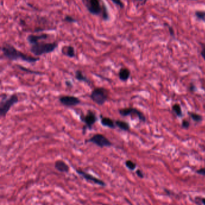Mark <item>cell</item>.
Listing matches in <instances>:
<instances>
[{
	"label": "cell",
	"mask_w": 205,
	"mask_h": 205,
	"mask_svg": "<svg viewBox=\"0 0 205 205\" xmlns=\"http://www.w3.org/2000/svg\"><path fill=\"white\" fill-rule=\"evenodd\" d=\"M59 102L63 106L67 107L77 106L81 103V100L78 97L71 95L62 96L59 98Z\"/></svg>",
	"instance_id": "cell-10"
},
{
	"label": "cell",
	"mask_w": 205,
	"mask_h": 205,
	"mask_svg": "<svg viewBox=\"0 0 205 205\" xmlns=\"http://www.w3.org/2000/svg\"><path fill=\"white\" fill-rule=\"evenodd\" d=\"M65 84L67 87H72V83L70 81H66Z\"/></svg>",
	"instance_id": "cell-30"
},
{
	"label": "cell",
	"mask_w": 205,
	"mask_h": 205,
	"mask_svg": "<svg viewBox=\"0 0 205 205\" xmlns=\"http://www.w3.org/2000/svg\"><path fill=\"white\" fill-rule=\"evenodd\" d=\"M93 143L100 148H104L105 147L108 148L112 146L113 144L110 140L105 135L101 134H96L93 135L90 138L85 140V143Z\"/></svg>",
	"instance_id": "cell-7"
},
{
	"label": "cell",
	"mask_w": 205,
	"mask_h": 205,
	"mask_svg": "<svg viewBox=\"0 0 205 205\" xmlns=\"http://www.w3.org/2000/svg\"><path fill=\"white\" fill-rule=\"evenodd\" d=\"M119 78L122 81H127L130 77L131 72L127 67H122L118 73Z\"/></svg>",
	"instance_id": "cell-16"
},
{
	"label": "cell",
	"mask_w": 205,
	"mask_h": 205,
	"mask_svg": "<svg viewBox=\"0 0 205 205\" xmlns=\"http://www.w3.org/2000/svg\"><path fill=\"white\" fill-rule=\"evenodd\" d=\"M18 67L21 69V71H24V72H25L27 73H31V74H35V75H43V73L42 72H38V71H33V70H30V69H27L26 67H23L22 66H20V65H17Z\"/></svg>",
	"instance_id": "cell-18"
},
{
	"label": "cell",
	"mask_w": 205,
	"mask_h": 205,
	"mask_svg": "<svg viewBox=\"0 0 205 205\" xmlns=\"http://www.w3.org/2000/svg\"><path fill=\"white\" fill-rule=\"evenodd\" d=\"M48 35L46 33H42L39 35H28L27 40L28 42L31 45L33 44H35L36 43L39 42L40 40L46 39L48 37Z\"/></svg>",
	"instance_id": "cell-12"
},
{
	"label": "cell",
	"mask_w": 205,
	"mask_h": 205,
	"mask_svg": "<svg viewBox=\"0 0 205 205\" xmlns=\"http://www.w3.org/2000/svg\"><path fill=\"white\" fill-rule=\"evenodd\" d=\"M111 1L116 6L120 7V8H123L125 7V4L122 2L121 0H111Z\"/></svg>",
	"instance_id": "cell-24"
},
{
	"label": "cell",
	"mask_w": 205,
	"mask_h": 205,
	"mask_svg": "<svg viewBox=\"0 0 205 205\" xmlns=\"http://www.w3.org/2000/svg\"><path fill=\"white\" fill-rule=\"evenodd\" d=\"M64 21L67 22L69 23H75L77 22V20L75 19V18H73L72 16H69V15H66L63 19Z\"/></svg>",
	"instance_id": "cell-23"
},
{
	"label": "cell",
	"mask_w": 205,
	"mask_h": 205,
	"mask_svg": "<svg viewBox=\"0 0 205 205\" xmlns=\"http://www.w3.org/2000/svg\"><path fill=\"white\" fill-rule=\"evenodd\" d=\"M197 173L199 175L205 176V168H203V169H201L200 170H197Z\"/></svg>",
	"instance_id": "cell-29"
},
{
	"label": "cell",
	"mask_w": 205,
	"mask_h": 205,
	"mask_svg": "<svg viewBox=\"0 0 205 205\" xmlns=\"http://www.w3.org/2000/svg\"><path fill=\"white\" fill-rule=\"evenodd\" d=\"M202 203H203L204 205H205V198H202Z\"/></svg>",
	"instance_id": "cell-31"
},
{
	"label": "cell",
	"mask_w": 205,
	"mask_h": 205,
	"mask_svg": "<svg viewBox=\"0 0 205 205\" xmlns=\"http://www.w3.org/2000/svg\"><path fill=\"white\" fill-rule=\"evenodd\" d=\"M19 102V98L15 93L8 96L6 94H3L0 102V116L5 117L12 106Z\"/></svg>",
	"instance_id": "cell-4"
},
{
	"label": "cell",
	"mask_w": 205,
	"mask_h": 205,
	"mask_svg": "<svg viewBox=\"0 0 205 205\" xmlns=\"http://www.w3.org/2000/svg\"><path fill=\"white\" fill-rule=\"evenodd\" d=\"M173 110L174 111V112L176 113L177 116L181 117L182 116V110H181V108L179 105H178V104L174 105L173 106Z\"/></svg>",
	"instance_id": "cell-20"
},
{
	"label": "cell",
	"mask_w": 205,
	"mask_h": 205,
	"mask_svg": "<svg viewBox=\"0 0 205 205\" xmlns=\"http://www.w3.org/2000/svg\"><path fill=\"white\" fill-rule=\"evenodd\" d=\"M201 46H202V50L200 51V55L205 61V44L201 43Z\"/></svg>",
	"instance_id": "cell-25"
},
{
	"label": "cell",
	"mask_w": 205,
	"mask_h": 205,
	"mask_svg": "<svg viewBox=\"0 0 205 205\" xmlns=\"http://www.w3.org/2000/svg\"><path fill=\"white\" fill-rule=\"evenodd\" d=\"M80 120L84 123L85 125L83 127V134H85V132L87 129L92 130L93 125L98 120V118L96 114L94 113L91 110H88L87 113L84 114L81 113L79 116Z\"/></svg>",
	"instance_id": "cell-6"
},
{
	"label": "cell",
	"mask_w": 205,
	"mask_h": 205,
	"mask_svg": "<svg viewBox=\"0 0 205 205\" xmlns=\"http://www.w3.org/2000/svg\"><path fill=\"white\" fill-rule=\"evenodd\" d=\"M1 51L4 57L11 61L22 60L29 63H35L40 60L39 57L25 54L21 51L17 50L14 46L8 43H4L3 45Z\"/></svg>",
	"instance_id": "cell-1"
},
{
	"label": "cell",
	"mask_w": 205,
	"mask_h": 205,
	"mask_svg": "<svg viewBox=\"0 0 205 205\" xmlns=\"http://www.w3.org/2000/svg\"><path fill=\"white\" fill-rule=\"evenodd\" d=\"M116 125L117 127H119L120 130L123 131H128L130 129V125L129 124L123 120H117L115 121Z\"/></svg>",
	"instance_id": "cell-17"
},
{
	"label": "cell",
	"mask_w": 205,
	"mask_h": 205,
	"mask_svg": "<svg viewBox=\"0 0 205 205\" xmlns=\"http://www.w3.org/2000/svg\"><path fill=\"white\" fill-rule=\"evenodd\" d=\"M54 168L60 173H67L70 170L69 166L63 160L58 159L54 163Z\"/></svg>",
	"instance_id": "cell-11"
},
{
	"label": "cell",
	"mask_w": 205,
	"mask_h": 205,
	"mask_svg": "<svg viewBox=\"0 0 205 205\" xmlns=\"http://www.w3.org/2000/svg\"><path fill=\"white\" fill-rule=\"evenodd\" d=\"M134 1H143V0H134Z\"/></svg>",
	"instance_id": "cell-32"
},
{
	"label": "cell",
	"mask_w": 205,
	"mask_h": 205,
	"mask_svg": "<svg viewBox=\"0 0 205 205\" xmlns=\"http://www.w3.org/2000/svg\"><path fill=\"white\" fill-rule=\"evenodd\" d=\"M194 1H196V0H194Z\"/></svg>",
	"instance_id": "cell-33"
},
{
	"label": "cell",
	"mask_w": 205,
	"mask_h": 205,
	"mask_svg": "<svg viewBox=\"0 0 205 205\" xmlns=\"http://www.w3.org/2000/svg\"><path fill=\"white\" fill-rule=\"evenodd\" d=\"M118 112L120 116H121L123 117H127L128 116L135 115L138 118V119L140 121H143V122L146 121V117H145L144 115L140 111L137 110V108H132V107L121 108V109H119L118 110Z\"/></svg>",
	"instance_id": "cell-9"
},
{
	"label": "cell",
	"mask_w": 205,
	"mask_h": 205,
	"mask_svg": "<svg viewBox=\"0 0 205 205\" xmlns=\"http://www.w3.org/2000/svg\"><path fill=\"white\" fill-rule=\"evenodd\" d=\"M62 54L69 58H73L75 57V50L73 46L71 45L64 46L62 48Z\"/></svg>",
	"instance_id": "cell-14"
},
{
	"label": "cell",
	"mask_w": 205,
	"mask_h": 205,
	"mask_svg": "<svg viewBox=\"0 0 205 205\" xmlns=\"http://www.w3.org/2000/svg\"><path fill=\"white\" fill-rule=\"evenodd\" d=\"M125 165L127 169L131 171H133L136 169L137 165L135 163L132 161L131 160H127L125 161Z\"/></svg>",
	"instance_id": "cell-19"
},
{
	"label": "cell",
	"mask_w": 205,
	"mask_h": 205,
	"mask_svg": "<svg viewBox=\"0 0 205 205\" xmlns=\"http://www.w3.org/2000/svg\"><path fill=\"white\" fill-rule=\"evenodd\" d=\"M109 91L104 87H96L93 90L90 98L93 102L99 106L103 105L108 99Z\"/></svg>",
	"instance_id": "cell-5"
},
{
	"label": "cell",
	"mask_w": 205,
	"mask_h": 205,
	"mask_svg": "<svg viewBox=\"0 0 205 205\" xmlns=\"http://www.w3.org/2000/svg\"><path fill=\"white\" fill-rule=\"evenodd\" d=\"M75 171L79 176L82 177L87 182H90L93 184L98 185L102 187H105L106 186V183L104 181L93 176L91 174L86 173L85 171L83 170L77 169V170H75Z\"/></svg>",
	"instance_id": "cell-8"
},
{
	"label": "cell",
	"mask_w": 205,
	"mask_h": 205,
	"mask_svg": "<svg viewBox=\"0 0 205 205\" xmlns=\"http://www.w3.org/2000/svg\"><path fill=\"white\" fill-rule=\"evenodd\" d=\"M190 116H191L192 120H194L195 121L200 122V121H201L202 120V117L200 115L197 114L191 113H190Z\"/></svg>",
	"instance_id": "cell-21"
},
{
	"label": "cell",
	"mask_w": 205,
	"mask_h": 205,
	"mask_svg": "<svg viewBox=\"0 0 205 205\" xmlns=\"http://www.w3.org/2000/svg\"><path fill=\"white\" fill-rule=\"evenodd\" d=\"M195 15L198 18V19L205 21V12H203V11H197L195 13Z\"/></svg>",
	"instance_id": "cell-22"
},
{
	"label": "cell",
	"mask_w": 205,
	"mask_h": 205,
	"mask_svg": "<svg viewBox=\"0 0 205 205\" xmlns=\"http://www.w3.org/2000/svg\"><path fill=\"white\" fill-rule=\"evenodd\" d=\"M165 25L168 27L169 31V33H170V35H171V36H174V35H175V31H174L173 29L172 28V27L169 25L168 24H167V23L165 24Z\"/></svg>",
	"instance_id": "cell-26"
},
{
	"label": "cell",
	"mask_w": 205,
	"mask_h": 205,
	"mask_svg": "<svg viewBox=\"0 0 205 205\" xmlns=\"http://www.w3.org/2000/svg\"><path fill=\"white\" fill-rule=\"evenodd\" d=\"M100 123L103 127L112 129H116V127H117L115 121L113 119L108 117H104L102 115L100 116Z\"/></svg>",
	"instance_id": "cell-13"
},
{
	"label": "cell",
	"mask_w": 205,
	"mask_h": 205,
	"mask_svg": "<svg viewBox=\"0 0 205 205\" xmlns=\"http://www.w3.org/2000/svg\"><path fill=\"white\" fill-rule=\"evenodd\" d=\"M75 78L77 79L78 81L83 82L87 83L88 84H91V81L85 76L83 73V72L80 70H77L75 71Z\"/></svg>",
	"instance_id": "cell-15"
},
{
	"label": "cell",
	"mask_w": 205,
	"mask_h": 205,
	"mask_svg": "<svg viewBox=\"0 0 205 205\" xmlns=\"http://www.w3.org/2000/svg\"><path fill=\"white\" fill-rule=\"evenodd\" d=\"M182 127L184 128H188L189 127H190V123H189V121H187V120H184L182 121Z\"/></svg>",
	"instance_id": "cell-27"
},
{
	"label": "cell",
	"mask_w": 205,
	"mask_h": 205,
	"mask_svg": "<svg viewBox=\"0 0 205 205\" xmlns=\"http://www.w3.org/2000/svg\"><path fill=\"white\" fill-rule=\"evenodd\" d=\"M88 12L94 16H99L104 21H109L108 10L103 0H81Z\"/></svg>",
	"instance_id": "cell-2"
},
{
	"label": "cell",
	"mask_w": 205,
	"mask_h": 205,
	"mask_svg": "<svg viewBox=\"0 0 205 205\" xmlns=\"http://www.w3.org/2000/svg\"><path fill=\"white\" fill-rule=\"evenodd\" d=\"M136 174L137 175V176L140 177V178H143L144 177V175L142 171L140 170H137L136 171Z\"/></svg>",
	"instance_id": "cell-28"
},
{
	"label": "cell",
	"mask_w": 205,
	"mask_h": 205,
	"mask_svg": "<svg viewBox=\"0 0 205 205\" xmlns=\"http://www.w3.org/2000/svg\"><path fill=\"white\" fill-rule=\"evenodd\" d=\"M58 45L56 42H39L35 44L31 45L30 47V52L35 56H41L44 54H50L54 51Z\"/></svg>",
	"instance_id": "cell-3"
}]
</instances>
